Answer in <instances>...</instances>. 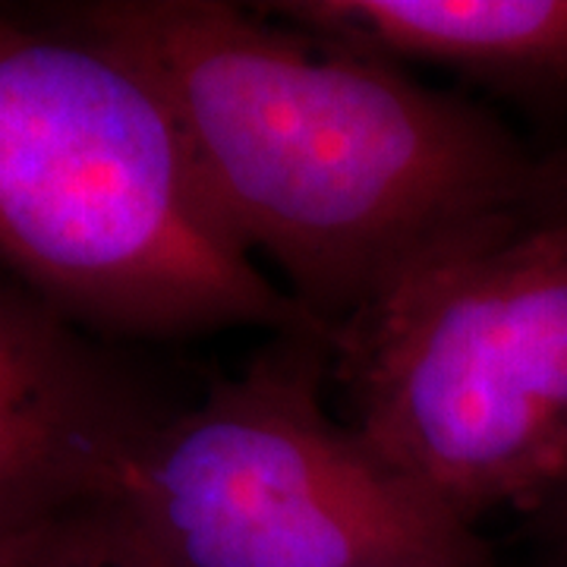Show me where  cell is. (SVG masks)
<instances>
[{
    "label": "cell",
    "instance_id": "cell-1",
    "mask_svg": "<svg viewBox=\"0 0 567 567\" xmlns=\"http://www.w3.org/2000/svg\"><path fill=\"white\" fill-rule=\"evenodd\" d=\"M155 85L227 230L334 334L413 265L567 208V174L394 63L224 0L63 13Z\"/></svg>",
    "mask_w": 567,
    "mask_h": 567
},
{
    "label": "cell",
    "instance_id": "cell-2",
    "mask_svg": "<svg viewBox=\"0 0 567 567\" xmlns=\"http://www.w3.org/2000/svg\"><path fill=\"white\" fill-rule=\"evenodd\" d=\"M0 265L58 312L136 334L328 338L221 221L133 63L0 13Z\"/></svg>",
    "mask_w": 567,
    "mask_h": 567
},
{
    "label": "cell",
    "instance_id": "cell-3",
    "mask_svg": "<svg viewBox=\"0 0 567 567\" xmlns=\"http://www.w3.org/2000/svg\"><path fill=\"white\" fill-rule=\"evenodd\" d=\"M350 420L466 527L567 492V208L413 265L331 334Z\"/></svg>",
    "mask_w": 567,
    "mask_h": 567
},
{
    "label": "cell",
    "instance_id": "cell-4",
    "mask_svg": "<svg viewBox=\"0 0 567 567\" xmlns=\"http://www.w3.org/2000/svg\"><path fill=\"white\" fill-rule=\"evenodd\" d=\"M324 379L331 341L284 334L148 425L99 498L162 567H492L480 529L331 420Z\"/></svg>",
    "mask_w": 567,
    "mask_h": 567
},
{
    "label": "cell",
    "instance_id": "cell-5",
    "mask_svg": "<svg viewBox=\"0 0 567 567\" xmlns=\"http://www.w3.org/2000/svg\"><path fill=\"white\" fill-rule=\"evenodd\" d=\"M152 423L58 309L0 290V539L99 498Z\"/></svg>",
    "mask_w": 567,
    "mask_h": 567
},
{
    "label": "cell",
    "instance_id": "cell-6",
    "mask_svg": "<svg viewBox=\"0 0 567 567\" xmlns=\"http://www.w3.org/2000/svg\"><path fill=\"white\" fill-rule=\"evenodd\" d=\"M309 39L507 89H565L567 0H287L259 7Z\"/></svg>",
    "mask_w": 567,
    "mask_h": 567
},
{
    "label": "cell",
    "instance_id": "cell-7",
    "mask_svg": "<svg viewBox=\"0 0 567 567\" xmlns=\"http://www.w3.org/2000/svg\"><path fill=\"white\" fill-rule=\"evenodd\" d=\"M0 567H162L102 498L0 539Z\"/></svg>",
    "mask_w": 567,
    "mask_h": 567
},
{
    "label": "cell",
    "instance_id": "cell-8",
    "mask_svg": "<svg viewBox=\"0 0 567 567\" xmlns=\"http://www.w3.org/2000/svg\"><path fill=\"white\" fill-rule=\"evenodd\" d=\"M565 495H567V492H565ZM565 495H561V498H565Z\"/></svg>",
    "mask_w": 567,
    "mask_h": 567
}]
</instances>
